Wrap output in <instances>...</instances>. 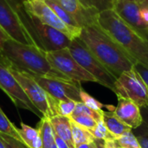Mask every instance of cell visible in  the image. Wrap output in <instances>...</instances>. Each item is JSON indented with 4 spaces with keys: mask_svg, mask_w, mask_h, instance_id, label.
<instances>
[{
    "mask_svg": "<svg viewBox=\"0 0 148 148\" xmlns=\"http://www.w3.org/2000/svg\"><path fill=\"white\" fill-rule=\"evenodd\" d=\"M32 77L52 98L57 101H82L80 96L82 88L78 82L39 75H32Z\"/></svg>",
    "mask_w": 148,
    "mask_h": 148,
    "instance_id": "cell-11",
    "label": "cell"
},
{
    "mask_svg": "<svg viewBox=\"0 0 148 148\" xmlns=\"http://www.w3.org/2000/svg\"><path fill=\"white\" fill-rule=\"evenodd\" d=\"M126 1H131V2H135V3H143L144 0H126Z\"/></svg>",
    "mask_w": 148,
    "mask_h": 148,
    "instance_id": "cell-41",
    "label": "cell"
},
{
    "mask_svg": "<svg viewBox=\"0 0 148 148\" xmlns=\"http://www.w3.org/2000/svg\"><path fill=\"white\" fill-rule=\"evenodd\" d=\"M0 56L10 66L29 75L70 80L50 64L45 52L35 46L10 39L5 42Z\"/></svg>",
    "mask_w": 148,
    "mask_h": 148,
    "instance_id": "cell-3",
    "label": "cell"
},
{
    "mask_svg": "<svg viewBox=\"0 0 148 148\" xmlns=\"http://www.w3.org/2000/svg\"><path fill=\"white\" fill-rule=\"evenodd\" d=\"M76 102L74 101H57L56 105V112L57 115L70 117L75 108Z\"/></svg>",
    "mask_w": 148,
    "mask_h": 148,
    "instance_id": "cell-27",
    "label": "cell"
},
{
    "mask_svg": "<svg viewBox=\"0 0 148 148\" xmlns=\"http://www.w3.org/2000/svg\"><path fill=\"white\" fill-rule=\"evenodd\" d=\"M116 143L123 148H141L135 134L129 131L116 140Z\"/></svg>",
    "mask_w": 148,
    "mask_h": 148,
    "instance_id": "cell-28",
    "label": "cell"
},
{
    "mask_svg": "<svg viewBox=\"0 0 148 148\" xmlns=\"http://www.w3.org/2000/svg\"><path fill=\"white\" fill-rule=\"evenodd\" d=\"M22 3L28 11L35 15L43 23L62 32L72 40L79 37L78 34L59 18L55 11L47 4L45 0H23Z\"/></svg>",
    "mask_w": 148,
    "mask_h": 148,
    "instance_id": "cell-12",
    "label": "cell"
},
{
    "mask_svg": "<svg viewBox=\"0 0 148 148\" xmlns=\"http://www.w3.org/2000/svg\"><path fill=\"white\" fill-rule=\"evenodd\" d=\"M55 143H56L57 148H69L68 144L62 138L57 136L56 134H55Z\"/></svg>",
    "mask_w": 148,
    "mask_h": 148,
    "instance_id": "cell-36",
    "label": "cell"
},
{
    "mask_svg": "<svg viewBox=\"0 0 148 148\" xmlns=\"http://www.w3.org/2000/svg\"><path fill=\"white\" fill-rule=\"evenodd\" d=\"M140 5L141 3L135 2L115 0L114 1L113 10L129 25L137 30H143L148 29V27L142 20L140 15Z\"/></svg>",
    "mask_w": 148,
    "mask_h": 148,
    "instance_id": "cell-15",
    "label": "cell"
},
{
    "mask_svg": "<svg viewBox=\"0 0 148 148\" xmlns=\"http://www.w3.org/2000/svg\"><path fill=\"white\" fill-rule=\"evenodd\" d=\"M87 9H91L99 13L114 8V0H79Z\"/></svg>",
    "mask_w": 148,
    "mask_h": 148,
    "instance_id": "cell-24",
    "label": "cell"
},
{
    "mask_svg": "<svg viewBox=\"0 0 148 148\" xmlns=\"http://www.w3.org/2000/svg\"><path fill=\"white\" fill-rule=\"evenodd\" d=\"M45 2L55 11V13L59 16V18L64 23H66L69 28H71L80 36V34H81V31H82V28L78 25V23L75 22V20L62 6H60L56 1H54V0H45Z\"/></svg>",
    "mask_w": 148,
    "mask_h": 148,
    "instance_id": "cell-19",
    "label": "cell"
},
{
    "mask_svg": "<svg viewBox=\"0 0 148 148\" xmlns=\"http://www.w3.org/2000/svg\"><path fill=\"white\" fill-rule=\"evenodd\" d=\"M134 68L138 71V73L141 75V77L143 78V80L145 81L148 87V67L140 62H137L134 64Z\"/></svg>",
    "mask_w": 148,
    "mask_h": 148,
    "instance_id": "cell-32",
    "label": "cell"
},
{
    "mask_svg": "<svg viewBox=\"0 0 148 148\" xmlns=\"http://www.w3.org/2000/svg\"><path fill=\"white\" fill-rule=\"evenodd\" d=\"M116 148H123V147H120L117 143H116Z\"/></svg>",
    "mask_w": 148,
    "mask_h": 148,
    "instance_id": "cell-43",
    "label": "cell"
},
{
    "mask_svg": "<svg viewBox=\"0 0 148 148\" xmlns=\"http://www.w3.org/2000/svg\"><path fill=\"white\" fill-rule=\"evenodd\" d=\"M49 121L52 125L55 134L62 138L69 147V148H75L71 129V120L69 117L55 115L49 118Z\"/></svg>",
    "mask_w": 148,
    "mask_h": 148,
    "instance_id": "cell-16",
    "label": "cell"
},
{
    "mask_svg": "<svg viewBox=\"0 0 148 148\" xmlns=\"http://www.w3.org/2000/svg\"><path fill=\"white\" fill-rule=\"evenodd\" d=\"M68 49L75 61L96 79L97 83L114 92V83L117 78L95 57L79 37L73 39Z\"/></svg>",
    "mask_w": 148,
    "mask_h": 148,
    "instance_id": "cell-5",
    "label": "cell"
},
{
    "mask_svg": "<svg viewBox=\"0 0 148 148\" xmlns=\"http://www.w3.org/2000/svg\"><path fill=\"white\" fill-rule=\"evenodd\" d=\"M62 6L82 29L83 27L97 23L99 12L85 8L79 0H54Z\"/></svg>",
    "mask_w": 148,
    "mask_h": 148,
    "instance_id": "cell-14",
    "label": "cell"
},
{
    "mask_svg": "<svg viewBox=\"0 0 148 148\" xmlns=\"http://www.w3.org/2000/svg\"><path fill=\"white\" fill-rule=\"evenodd\" d=\"M8 64V63H7ZM12 75L20 83L23 91L32 104L42 113L43 117L51 118L56 114V105L57 100L52 98L32 77L31 75L21 71L8 64Z\"/></svg>",
    "mask_w": 148,
    "mask_h": 148,
    "instance_id": "cell-6",
    "label": "cell"
},
{
    "mask_svg": "<svg viewBox=\"0 0 148 148\" xmlns=\"http://www.w3.org/2000/svg\"><path fill=\"white\" fill-rule=\"evenodd\" d=\"M42 142V148H51L55 144V132L49 118L42 117L37 127Z\"/></svg>",
    "mask_w": 148,
    "mask_h": 148,
    "instance_id": "cell-20",
    "label": "cell"
},
{
    "mask_svg": "<svg viewBox=\"0 0 148 148\" xmlns=\"http://www.w3.org/2000/svg\"><path fill=\"white\" fill-rule=\"evenodd\" d=\"M104 112V111H103ZM93 136L95 138H97V139H101V140H115L111 134L109 133L106 124H105V121H104V119H103V114L101 117V119L98 121V123H97V126L96 127L91 131Z\"/></svg>",
    "mask_w": 148,
    "mask_h": 148,
    "instance_id": "cell-26",
    "label": "cell"
},
{
    "mask_svg": "<svg viewBox=\"0 0 148 148\" xmlns=\"http://www.w3.org/2000/svg\"><path fill=\"white\" fill-rule=\"evenodd\" d=\"M0 88L10 97L16 107L30 111L39 118H42V113L32 104L20 83L12 75L7 62L0 56Z\"/></svg>",
    "mask_w": 148,
    "mask_h": 148,
    "instance_id": "cell-8",
    "label": "cell"
},
{
    "mask_svg": "<svg viewBox=\"0 0 148 148\" xmlns=\"http://www.w3.org/2000/svg\"><path fill=\"white\" fill-rule=\"evenodd\" d=\"M10 38L9 37V36L5 33V31L2 29V27L0 26V54L3 49V46L5 44V42L10 40Z\"/></svg>",
    "mask_w": 148,
    "mask_h": 148,
    "instance_id": "cell-33",
    "label": "cell"
},
{
    "mask_svg": "<svg viewBox=\"0 0 148 148\" xmlns=\"http://www.w3.org/2000/svg\"><path fill=\"white\" fill-rule=\"evenodd\" d=\"M114 93L117 97L133 101L140 108L148 107L147 85L134 67L116 79Z\"/></svg>",
    "mask_w": 148,
    "mask_h": 148,
    "instance_id": "cell-7",
    "label": "cell"
},
{
    "mask_svg": "<svg viewBox=\"0 0 148 148\" xmlns=\"http://www.w3.org/2000/svg\"><path fill=\"white\" fill-rule=\"evenodd\" d=\"M140 15L143 22L148 27V6L145 5L144 3H141L140 5Z\"/></svg>",
    "mask_w": 148,
    "mask_h": 148,
    "instance_id": "cell-34",
    "label": "cell"
},
{
    "mask_svg": "<svg viewBox=\"0 0 148 148\" xmlns=\"http://www.w3.org/2000/svg\"><path fill=\"white\" fill-rule=\"evenodd\" d=\"M98 25L135 62L148 67V43L140 33L112 9L99 13Z\"/></svg>",
    "mask_w": 148,
    "mask_h": 148,
    "instance_id": "cell-2",
    "label": "cell"
},
{
    "mask_svg": "<svg viewBox=\"0 0 148 148\" xmlns=\"http://www.w3.org/2000/svg\"><path fill=\"white\" fill-rule=\"evenodd\" d=\"M46 56L50 64L69 79L78 82H97L96 79L75 61L68 48L48 52L46 53Z\"/></svg>",
    "mask_w": 148,
    "mask_h": 148,
    "instance_id": "cell-9",
    "label": "cell"
},
{
    "mask_svg": "<svg viewBox=\"0 0 148 148\" xmlns=\"http://www.w3.org/2000/svg\"><path fill=\"white\" fill-rule=\"evenodd\" d=\"M0 137L3 140L6 148H29L23 141H20L6 134H0Z\"/></svg>",
    "mask_w": 148,
    "mask_h": 148,
    "instance_id": "cell-31",
    "label": "cell"
},
{
    "mask_svg": "<svg viewBox=\"0 0 148 148\" xmlns=\"http://www.w3.org/2000/svg\"><path fill=\"white\" fill-rule=\"evenodd\" d=\"M0 26L11 40L35 46L10 0H0Z\"/></svg>",
    "mask_w": 148,
    "mask_h": 148,
    "instance_id": "cell-10",
    "label": "cell"
},
{
    "mask_svg": "<svg viewBox=\"0 0 148 148\" xmlns=\"http://www.w3.org/2000/svg\"><path fill=\"white\" fill-rule=\"evenodd\" d=\"M114 1H115V0H114Z\"/></svg>",
    "mask_w": 148,
    "mask_h": 148,
    "instance_id": "cell-45",
    "label": "cell"
},
{
    "mask_svg": "<svg viewBox=\"0 0 148 148\" xmlns=\"http://www.w3.org/2000/svg\"><path fill=\"white\" fill-rule=\"evenodd\" d=\"M0 148H6L3 141V140L1 139V137H0Z\"/></svg>",
    "mask_w": 148,
    "mask_h": 148,
    "instance_id": "cell-40",
    "label": "cell"
},
{
    "mask_svg": "<svg viewBox=\"0 0 148 148\" xmlns=\"http://www.w3.org/2000/svg\"><path fill=\"white\" fill-rule=\"evenodd\" d=\"M103 111L104 110H101V111L93 110L92 108L86 106L83 102L80 101V102H76V106L72 115H88L93 117L96 121H99L103 114Z\"/></svg>",
    "mask_w": 148,
    "mask_h": 148,
    "instance_id": "cell-25",
    "label": "cell"
},
{
    "mask_svg": "<svg viewBox=\"0 0 148 148\" xmlns=\"http://www.w3.org/2000/svg\"><path fill=\"white\" fill-rule=\"evenodd\" d=\"M80 96H81L82 102H83L86 106L92 108L93 110L101 111V110H103V108H107V109H108L109 111H112V112L114 110V106H112V105H105V104L98 101L95 98L91 96L88 93L84 91L82 88L81 89Z\"/></svg>",
    "mask_w": 148,
    "mask_h": 148,
    "instance_id": "cell-23",
    "label": "cell"
},
{
    "mask_svg": "<svg viewBox=\"0 0 148 148\" xmlns=\"http://www.w3.org/2000/svg\"><path fill=\"white\" fill-rule=\"evenodd\" d=\"M27 1H29V0H27Z\"/></svg>",
    "mask_w": 148,
    "mask_h": 148,
    "instance_id": "cell-44",
    "label": "cell"
},
{
    "mask_svg": "<svg viewBox=\"0 0 148 148\" xmlns=\"http://www.w3.org/2000/svg\"><path fill=\"white\" fill-rule=\"evenodd\" d=\"M143 3H144L145 5L148 6V0H144V1H143Z\"/></svg>",
    "mask_w": 148,
    "mask_h": 148,
    "instance_id": "cell-42",
    "label": "cell"
},
{
    "mask_svg": "<svg viewBox=\"0 0 148 148\" xmlns=\"http://www.w3.org/2000/svg\"><path fill=\"white\" fill-rule=\"evenodd\" d=\"M25 29L40 50L48 53L67 49L72 39L62 32L43 23L35 15L28 11L18 0H10Z\"/></svg>",
    "mask_w": 148,
    "mask_h": 148,
    "instance_id": "cell-4",
    "label": "cell"
},
{
    "mask_svg": "<svg viewBox=\"0 0 148 148\" xmlns=\"http://www.w3.org/2000/svg\"><path fill=\"white\" fill-rule=\"evenodd\" d=\"M70 118L80 126L90 131H93L96 127L97 123H98V121L88 115H72L70 116Z\"/></svg>",
    "mask_w": 148,
    "mask_h": 148,
    "instance_id": "cell-29",
    "label": "cell"
},
{
    "mask_svg": "<svg viewBox=\"0 0 148 148\" xmlns=\"http://www.w3.org/2000/svg\"><path fill=\"white\" fill-rule=\"evenodd\" d=\"M0 134H6L20 141H23L19 134V130L15 127L13 123L10 122V121L3 112L1 108H0Z\"/></svg>",
    "mask_w": 148,
    "mask_h": 148,
    "instance_id": "cell-22",
    "label": "cell"
},
{
    "mask_svg": "<svg viewBox=\"0 0 148 148\" xmlns=\"http://www.w3.org/2000/svg\"><path fill=\"white\" fill-rule=\"evenodd\" d=\"M136 138L140 143L141 148H148V127L147 126L143 123L139 128L135 129Z\"/></svg>",
    "mask_w": 148,
    "mask_h": 148,
    "instance_id": "cell-30",
    "label": "cell"
},
{
    "mask_svg": "<svg viewBox=\"0 0 148 148\" xmlns=\"http://www.w3.org/2000/svg\"><path fill=\"white\" fill-rule=\"evenodd\" d=\"M70 120H71L72 136H73L75 146H77L82 143H91L95 139L91 131L80 126L79 124L75 122L71 118Z\"/></svg>",
    "mask_w": 148,
    "mask_h": 148,
    "instance_id": "cell-21",
    "label": "cell"
},
{
    "mask_svg": "<svg viewBox=\"0 0 148 148\" xmlns=\"http://www.w3.org/2000/svg\"><path fill=\"white\" fill-rule=\"evenodd\" d=\"M91 148H106V140L95 138L91 142Z\"/></svg>",
    "mask_w": 148,
    "mask_h": 148,
    "instance_id": "cell-35",
    "label": "cell"
},
{
    "mask_svg": "<svg viewBox=\"0 0 148 148\" xmlns=\"http://www.w3.org/2000/svg\"><path fill=\"white\" fill-rule=\"evenodd\" d=\"M141 114L144 119V123L148 127V107L141 108Z\"/></svg>",
    "mask_w": 148,
    "mask_h": 148,
    "instance_id": "cell-37",
    "label": "cell"
},
{
    "mask_svg": "<svg viewBox=\"0 0 148 148\" xmlns=\"http://www.w3.org/2000/svg\"><path fill=\"white\" fill-rule=\"evenodd\" d=\"M75 148H91V143H82L75 146Z\"/></svg>",
    "mask_w": 148,
    "mask_h": 148,
    "instance_id": "cell-39",
    "label": "cell"
},
{
    "mask_svg": "<svg viewBox=\"0 0 148 148\" xmlns=\"http://www.w3.org/2000/svg\"><path fill=\"white\" fill-rule=\"evenodd\" d=\"M79 38L116 78L132 69L136 63L98 23L83 27Z\"/></svg>",
    "mask_w": 148,
    "mask_h": 148,
    "instance_id": "cell-1",
    "label": "cell"
},
{
    "mask_svg": "<svg viewBox=\"0 0 148 148\" xmlns=\"http://www.w3.org/2000/svg\"><path fill=\"white\" fill-rule=\"evenodd\" d=\"M113 113L132 129L135 130L144 123L141 108L131 100L118 97V105Z\"/></svg>",
    "mask_w": 148,
    "mask_h": 148,
    "instance_id": "cell-13",
    "label": "cell"
},
{
    "mask_svg": "<svg viewBox=\"0 0 148 148\" xmlns=\"http://www.w3.org/2000/svg\"><path fill=\"white\" fill-rule=\"evenodd\" d=\"M22 140L29 148H42V142L38 128L31 127L24 123H21L18 129Z\"/></svg>",
    "mask_w": 148,
    "mask_h": 148,
    "instance_id": "cell-18",
    "label": "cell"
},
{
    "mask_svg": "<svg viewBox=\"0 0 148 148\" xmlns=\"http://www.w3.org/2000/svg\"><path fill=\"white\" fill-rule=\"evenodd\" d=\"M103 119L109 133L115 140L121 138L126 133L133 130L130 127H128L124 122H122L119 118H117L113 112L104 111Z\"/></svg>",
    "mask_w": 148,
    "mask_h": 148,
    "instance_id": "cell-17",
    "label": "cell"
},
{
    "mask_svg": "<svg viewBox=\"0 0 148 148\" xmlns=\"http://www.w3.org/2000/svg\"><path fill=\"white\" fill-rule=\"evenodd\" d=\"M140 33V35L146 39V41L148 43V29H143V30H138Z\"/></svg>",
    "mask_w": 148,
    "mask_h": 148,
    "instance_id": "cell-38",
    "label": "cell"
}]
</instances>
